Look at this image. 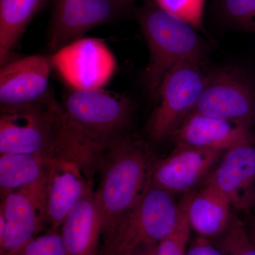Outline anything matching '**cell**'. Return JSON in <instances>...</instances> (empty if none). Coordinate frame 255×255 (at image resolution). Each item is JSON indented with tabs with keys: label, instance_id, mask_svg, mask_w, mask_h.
I'll list each match as a JSON object with an SVG mask.
<instances>
[{
	"label": "cell",
	"instance_id": "obj_23",
	"mask_svg": "<svg viewBox=\"0 0 255 255\" xmlns=\"http://www.w3.org/2000/svg\"><path fill=\"white\" fill-rule=\"evenodd\" d=\"M182 214L173 232L161 241L156 248L155 255H185L190 237L191 227L186 213L185 203L180 204Z\"/></svg>",
	"mask_w": 255,
	"mask_h": 255
},
{
	"label": "cell",
	"instance_id": "obj_14",
	"mask_svg": "<svg viewBox=\"0 0 255 255\" xmlns=\"http://www.w3.org/2000/svg\"><path fill=\"white\" fill-rule=\"evenodd\" d=\"M251 126L193 111L176 129L172 137L177 145L223 152L254 140Z\"/></svg>",
	"mask_w": 255,
	"mask_h": 255
},
{
	"label": "cell",
	"instance_id": "obj_8",
	"mask_svg": "<svg viewBox=\"0 0 255 255\" xmlns=\"http://www.w3.org/2000/svg\"><path fill=\"white\" fill-rule=\"evenodd\" d=\"M127 12L115 0H51L48 48L55 53Z\"/></svg>",
	"mask_w": 255,
	"mask_h": 255
},
{
	"label": "cell",
	"instance_id": "obj_22",
	"mask_svg": "<svg viewBox=\"0 0 255 255\" xmlns=\"http://www.w3.org/2000/svg\"><path fill=\"white\" fill-rule=\"evenodd\" d=\"M220 248L226 255H255V243L236 216L227 232L221 236Z\"/></svg>",
	"mask_w": 255,
	"mask_h": 255
},
{
	"label": "cell",
	"instance_id": "obj_7",
	"mask_svg": "<svg viewBox=\"0 0 255 255\" xmlns=\"http://www.w3.org/2000/svg\"><path fill=\"white\" fill-rule=\"evenodd\" d=\"M50 179L1 196L0 211L6 220V229L0 237V255H12L46 228Z\"/></svg>",
	"mask_w": 255,
	"mask_h": 255
},
{
	"label": "cell",
	"instance_id": "obj_26",
	"mask_svg": "<svg viewBox=\"0 0 255 255\" xmlns=\"http://www.w3.org/2000/svg\"><path fill=\"white\" fill-rule=\"evenodd\" d=\"M157 245H142L135 247L126 255H155Z\"/></svg>",
	"mask_w": 255,
	"mask_h": 255
},
{
	"label": "cell",
	"instance_id": "obj_3",
	"mask_svg": "<svg viewBox=\"0 0 255 255\" xmlns=\"http://www.w3.org/2000/svg\"><path fill=\"white\" fill-rule=\"evenodd\" d=\"M135 14L150 53L145 86L151 98L155 99L171 69L184 60L201 58L202 41L195 28L160 9L153 1L137 7Z\"/></svg>",
	"mask_w": 255,
	"mask_h": 255
},
{
	"label": "cell",
	"instance_id": "obj_15",
	"mask_svg": "<svg viewBox=\"0 0 255 255\" xmlns=\"http://www.w3.org/2000/svg\"><path fill=\"white\" fill-rule=\"evenodd\" d=\"M222 153L177 145L167 157L155 164L152 185L171 194L188 192L205 177Z\"/></svg>",
	"mask_w": 255,
	"mask_h": 255
},
{
	"label": "cell",
	"instance_id": "obj_4",
	"mask_svg": "<svg viewBox=\"0 0 255 255\" xmlns=\"http://www.w3.org/2000/svg\"><path fill=\"white\" fill-rule=\"evenodd\" d=\"M65 125L53 92L35 105L1 112L0 154H44L60 157Z\"/></svg>",
	"mask_w": 255,
	"mask_h": 255
},
{
	"label": "cell",
	"instance_id": "obj_28",
	"mask_svg": "<svg viewBox=\"0 0 255 255\" xmlns=\"http://www.w3.org/2000/svg\"><path fill=\"white\" fill-rule=\"evenodd\" d=\"M248 232L252 241L255 243V223L252 225L251 228L248 230Z\"/></svg>",
	"mask_w": 255,
	"mask_h": 255
},
{
	"label": "cell",
	"instance_id": "obj_16",
	"mask_svg": "<svg viewBox=\"0 0 255 255\" xmlns=\"http://www.w3.org/2000/svg\"><path fill=\"white\" fill-rule=\"evenodd\" d=\"M60 233L67 255H99L102 223L94 186L69 214Z\"/></svg>",
	"mask_w": 255,
	"mask_h": 255
},
{
	"label": "cell",
	"instance_id": "obj_21",
	"mask_svg": "<svg viewBox=\"0 0 255 255\" xmlns=\"http://www.w3.org/2000/svg\"><path fill=\"white\" fill-rule=\"evenodd\" d=\"M160 9L184 20L196 30L203 28L206 0H153Z\"/></svg>",
	"mask_w": 255,
	"mask_h": 255
},
{
	"label": "cell",
	"instance_id": "obj_12",
	"mask_svg": "<svg viewBox=\"0 0 255 255\" xmlns=\"http://www.w3.org/2000/svg\"><path fill=\"white\" fill-rule=\"evenodd\" d=\"M96 170L77 159L58 157L48 187L46 226L59 231L72 210L94 186Z\"/></svg>",
	"mask_w": 255,
	"mask_h": 255
},
{
	"label": "cell",
	"instance_id": "obj_2",
	"mask_svg": "<svg viewBox=\"0 0 255 255\" xmlns=\"http://www.w3.org/2000/svg\"><path fill=\"white\" fill-rule=\"evenodd\" d=\"M155 164L147 146L127 135L101 156L97 165L100 182L95 195L102 217L103 246L152 185Z\"/></svg>",
	"mask_w": 255,
	"mask_h": 255
},
{
	"label": "cell",
	"instance_id": "obj_9",
	"mask_svg": "<svg viewBox=\"0 0 255 255\" xmlns=\"http://www.w3.org/2000/svg\"><path fill=\"white\" fill-rule=\"evenodd\" d=\"M194 112L252 125L255 119V88L249 79L232 69L209 74Z\"/></svg>",
	"mask_w": 255,
	"mask_h": 255
},
{
	"label": "cell",
	"instance_id": "obj_11",
	"mask_svg": "<svg viewBox=\"0 0 255 255\" xmlns=\"http://www.w3.org/2000/svg\"><path fill=\"white\" fill-rule=\"evenodd\" d=\"M51 57L30 55L6 63L0 71V110H16L41 102L50 93Z\"/></svg>",
	"mask_w": 255,
	"mask_h": 255
},
{
	"label": "cell",
	"instance_id": "obj_1",
	"mask_svg": "<svg viewBox=\"0 0 255 255\" xmlns=\"http://www.w3.org/2000/svg\"><path fill=\"white\" fill-rule=\"evenodd\" d=\"M60 105L69 150L77 159L97 169L101 156L125 135L132 118L131 101L123 94L103 88L70 87Z\"/></svg>",
	"mask_w": 255,
	"mask_h": 255
},
{
	"label": "cell",
	"instance_id": "obj_24",
	"mask_svg": "<svg viewBox=\"0 0 255 255\" xmlns=\"http://www.w3.org/2000/svg\"><path fill=\"white\" fill-rule=\"evenodd\" d=\"M11 255H68L59 231H47Z\"/></svg>",
	"mask_w": 255,
	"mask_h": 255
},
{
	"label": "cell",
	"instance_id": "obj_18",
	"mask_svg": "<svg viewBox=\"0 0 255 255\" xmlns=\"http://www.w3.org/2000/svg\"><path fill=\"white\" fill-rule=\"evenodd\" d=\"M58 157L44 154H2L0 156L1 196L50 177Z\"/></svg>",
	"mask_w": 255,
	"mask_h": 255
},
{
	"label": "cell",
	"instance_id": "obj_29",
	"mask_svg": "<svg viewBox=\"0 0 255 255\" xmlns=\"http://www.w3.org/2000/svg\"><path fill=\"white\" fill-rule=\"evenodd\" d=\"M100 255H122L119 254V253H115V252L112 251H104L102 252V254Z\"/></svg>",
	"mask_w": 255,
	"mask_h": 255
},
{
	"label": "cell",
	"instance_id": "obj_10",
	"mask_svg": "<svg viewBox=\"0 0 255 255\" xmlns=\"http://www.w3.org/2000/svg\"><path fill=\"white\" fill-rule=\"evenodd\" d=\"M53 68L75 89L102 88L115 71L116 61L97 38H81L51 57Z\"/></svg>",
	"mask_w": 255,
	"mask_h": 255
},
{
	"label": "cell",
	"instance_id": "obj_19",
	"mask_svg": "<svg viewBox=\"0 0 255 255\" xmlns=\"http://www.w3.org/2000/svg\"><path fill=\"white\" fill-rule=\"evenodd\" d=\"M47 0H0V62L8 57Z\"/></svg>",
	"mask_w": 255,
	"mask_h": 255
},
{
	"label": "cell",
	"instance_id": "obj_25",
	"mask_svg": "<svg viewBox=\"0 0 255 255\" xmlns=\"http://www.w3.org/2000/svg\"><path fill=\"white\" fill-rule=\"evenodd\" d=\"M185 255H226L221 248H217L210 243L209 239L201 237L196 239Z\"/></svg>",
	"mask_w": 255,
	"mask_h": 255
},
{
	"label": "cell",
	"instance_id": "obj_13",
	"mask_svg": "<svg viewBox=\"0 0 255 255\" xmlns=\"http://www.w3.org/2000/svg\"><path fill=\"white\" fill-rule=\"evenodd\" d=\"M206 184L212 186L239 210L255 205V145L254 140L226 151Z\"/></svg>",
	"mask_w": 255,
	"mask_h": 255
},
{
	"label": "cell",
	"instance_id": "obj_27",
	"mask_svg": "<svg viewBox=\"0 0 255 255\" xmlns=\"http://www.w3.org/2000/svg\"><path fill=\"white\" fill-rule=\"evenodd\" d=\"M115 1L128 11L133 7L137 3L141 2L142 4H144V3L150 2L153 0H115Z\"/></svg>",
	"mask_w": 255,
	"mask_h": 255
},
{
	"label": "cell",
	"instance_id": "obj_6",
	"mask_svg": "<svg viewBox=\"0 0 255 255\" xmlns=\"http://www.w3.org/2000/svg\"><path fill=\"white\" fill-rule=\"evenodd\" d=\"M200 60H184L164 76L155 99L157 105L147 124V131L153 140L161 141L172 137L195 108L207 79Z\"/></svg>",
	"mask_w": 255,
	"mask_h": 255
},
{
	"label": "cell",
	"instance_id": "obj_17",
	"mask_svg": "<svg viewBox=\"0 0 255 255\" xmlns=\"http://www.w3.org/2000/svg\"><path fill=\"white\" fill-rule=\"evenodd\" d=\"M191 229L201 237H221L231 227L233 216L231 202L222 193L206 184L200 191L184 199Z\"/></svg>",
	"mask_w": 255,
	"mask_h": 255
},
{
	"label": "cell",
	"instance_id": "obj_5",
	"mask_svg": "<svg viewBox=\"0 0 255 255\" xmlns=\"http://www.w3.org/2000/svg\"><path fill=\"white\" fill-rule=\"evenodd\" d=\"M182 214L172 194L151 185L134 209L126 216L102 252L126 255L135 247L158 245L176 228Z\"/></svg>",
	"mask_w": 255,
	"mask_h": 255
},
{
	"label": "cell",
	"instance_id": "obj_20",
	"mask_svg": "<svg viewBox=\"0 0 255 255\" xmlns=\"http://www.w3.org/2000/svg\"><path fill=\"white\" fill-rule=\"evenodd\" d=\"M225 21L242 31L255 33V0H219Z\"/></svg>",
	"mask_w": 255,
	"mask_h": 255
}]
</instances>
